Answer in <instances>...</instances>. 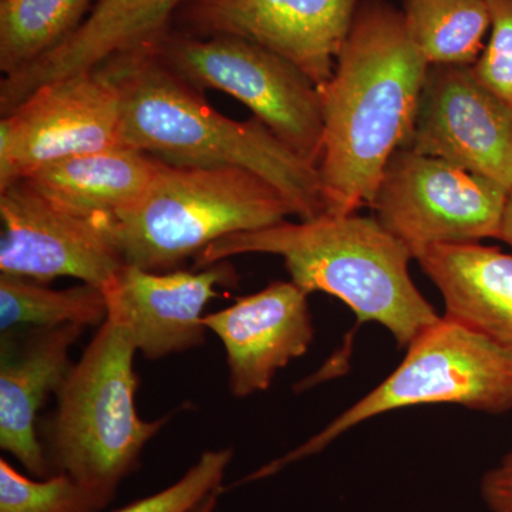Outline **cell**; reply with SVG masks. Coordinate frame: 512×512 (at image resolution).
<instances>
[{"mask_svg":"<svg viewBox=\"0 0 512 512\" xmlns=\"http://www.w3.org/2000/svg\"><path fill=\"white\" fill-rule=\"evenodd\" d=\"M185 0H99L79 29L57 49L13 77L22 96L43 84L87 72L110 57L157 43Z\"/></svg>","mask_w":512,"mask_h":512,"instance_id":"obj_16","label":"cell"},{"mask_svg":"<svg viewBox=\"0 0 512 512\" xmlns=\"http://www.w3.org/2000/svg\"><path fill=\"white\" fill-rule=\"evenodd\" d=\"M0 275L49 284L74 278L103 291L126 265L109 218L57 207L25 180L0 188Z\"/></svg>","mask_w":512,"mask_h":512,"instance_id":"obj_10","label":"cell"},{"mask_svg":"<svg viewBox=\"0 0 512 512\" xmlns=\"http://www.w3.org/2000/svg\"><path fill=\"white\" fill-rule=\"evenodd\" d=\"M109 504L69 474L37 481L0 460V512H100Z\"/></svg>","mask_w":512,"mask_h":512,"instance_id":"obj_22","label":"cell"},{"mask_svg":"<svg viewBox=\"0 0 512 512\" xmlns=\"http://www.w3.org/2000/svg\"><path fill=\"white\" fill-rule=\"evenodd\" d=\"M359 0H185L174 30L229 36L271 50L318 87L328 83L348 39Z\"/></svg>","mask_w":512,"mask_h":512,"instance_id":"obj_11","label":"cell"},{"mask_svg":"<svg viewBox=\"0 0 512 512\" xmlns=\"http://www.w3.org/2000/svg\"><path fill=\"white\" fill-rule=\"evenodd\" d=\"M308 296L292 281H279L204 316L227 353L232 396L265 392L278 370L308 352L315 338Z\"/></svg>","mask_w":512,"mask_h":512,"instance_id":"obj_14","label":"cell"},{"mask_svg":"<svg viewBox=\"0 0 512 512\" xmlns=\"http://www.w3.org/2000/svg\"><path fill=\"white\" fill-rule=\"evenodd\" d=\"M221 491H215L211 495H208L201 504H198L197 507L194 508L191 512H214L215 507H217L218 495H220Z\"/></svg>","mask_w":512,"mask_h":512,"instance_id":"obj_27","label":"cell"},{"mask_svg":"<svg viewBox=\"0 0 512 512\" xmlns=\"http://www.w3.org/2000/svg\"><path fill=\"white\" fill-rule=\"evenodd\" d=\"M429 66L402 12L380 0L360 3L332 77L319 87L326 214L370 205L390 158L412 136Z\"/></svg>","mask_w":512,"mask_h":512,"instance_id":"obj_1","label":"cell"},{"mask_svg":"<svg viewBox=\"0 0 512 512\" xmlns=\"http://www.w3.org/2000/svg\"><path fill=\"white\" fill-rule=\"evenodd\" d=\"M416 259L443 295L446 318L512 349V254L476 242L439 245Z\"/></svg>","mask_w":512,"mask_h":512,"instance_id":"obj_17","label":"cell"},{"mask_svg":"<svg viewBox=\"0 0 512 512\" xmlns=\"http://www.w3.org/2000/svg\"><path fill=\"white\" fill-rule=\"evenodd\" d=\"M487 2L490 39L471 69L488 90L512 106V0Z\"/></svg>","mask_w":512,"mask_h":512,"instance_id":"obj_24","label":"cell"},{"mask_svg":"<svg viewBox=\"0 0 512 512\" xmlns=\"http://www.w3.org/2000/svg\"><path fill=\"white\" fill-rule=\"evenodd\" d=\"M161 62L204 93H227L309 164L323 150L319 87L271 50L239 37H195L170 29L156 43Z\"/></svg>","mask_w":512,"mask_h":512,"instance_id":"obj_7","label":"cell"},{"mask_svg":"<svg viewBox=\"0 0 512 512\" xmlns=\"http://www.w3.org/2000/svg\"><path fill=\"white\" fill-rule=\"evenodd\" d=\"M232 448L205 451L194 466L170 487L114 512H191L208 495L221 491Z\"/></svg>","mask_w":512,"mask_h":512,"instance_id":"obj_23","label":"cell"},{"mask_svg":"<svg viewBox=\"0 0 512 512\" xmlns=\"http://www.w3.org/2000/svg\"><path fill=\"white\" fill-rule=\"evenodd\" d=\"M97 2L0 0V70L12 76L49 55L82 26Z\"/></svg>","mask_w":512,"mask_h":512,"instance_id":"obj_19","label":"cell"},{"mask_svg":"<svg viewBox=\"0 0 512 512\" xmlns=\"http://www.w3.org/2000/svg\"><path fill=\"white\" fill-rule=\"evenodd\" d=\"M443 403L483 413L511 412L512 349L443 316L407 346L403 362L376 389L312 439L242 483L274 476L289 464L318 454L346 431L379 414Z\"/></svg>","mask_w":512,"mask_h":512,"instance_id":"obj_6","label":"cell"},{"mask_svg":"<svg viewBox=\"0 0 512 512\" xmlns=\"http://www.w3.org/2000/svg\"><path fill=\"white\" fill-rule=\"evenodd\" d=\"M84 329L69 325L2 332L0 447L37 478L53 474L37 436V412L66 382L73 367L70 349Z\"/></svg>","mask_w":512,"mask_h":512,"instance_id":"obj_15","label":"cell"},{"mask_svg":"<svg viewBox=\"0 0 512 512\" xmlns=\"http://www.w3.org/2000/svg\"><path fill=\"white\" fill-rule=\"evenodd\" d=\"M244 254L281 256L293 284L335 296L360 323L384 326L402 348L440 319L410 276L412 254L375 217L325 214L239 232L201 251L195 266Z\"/></svg>","mask_w":512,"mask_h":512,"instance_id":"obj_3","label":"cell"},{"mask_svg":"<svg viewBox=\"0 0 512 512\" xmlns=\"http://www.w3.org/2000/svg\"><path fill=\"white\" fill-rule=\"evenodd\" d=\"M500 239L512 249V190L510 191V194H508L507 207H505Z\"/></svg>","mask_w":512,"mask_h":512,"instance_id":"obj_26","label":"cell"},{"mask_svg":"<svg viewBox=\"0 0 512 512\" xmlns=\"http://www.w3.org/2000/svg\"><path fill=\"white\" fill-rule=\"evenodd\" d=\"M136 353L124 329L107 318L56 394L45 433L52 473L69 474L109 503L170 419L138 416Z\"/></svg>","mask_w":512,"mask_h":512,"instance_id":"obj_4","label":"cell"},{"mask_svg":"<svg viewBox=\"0 0 512 512\" xmlns=\"http://www.w3.org/2000/svg\"><path fill=\"white\" fill-rule=\"evenodd\" d=\"M163 161L117 146L64 158L25 178L57 207L86 218H110L144 197Z\"/></svg>","mask_w":512,"mask_h":512,"instance_id":"obj_18","label":"cell"},{"mask_svg":"<svg viewBox=\"0 0 512 512\" xmlns=\"http://www.w3.org/2000/svg\"><path fill=\"white\" fill-rule=\"evenodd\" d=\"M404 26L429 64L477 62L490 32L487 0H404Z\"/></svg>","mask_w":512,"mask_h":512,"instance_id":"obj_20","label":"cell"},{"mask_svg":"<svg viewBox=\"0 0 512 512\" xmlns=\"http://www.w3.org/2000/svg\"><path fill=\"white\" fill-rule=\"evenodd\" d=\"M295 215L264 178L242 168H184L163 163L144 197L109 218L124 262L174 271L218 239L258 231Z\"/></svg>","mask_w":512,"mask_h":512,"instance_id":"obj_5","label":"cell"},{"mask_svg":"<svg viewBox=\"0 0 512 512\" xmlns=\"http://www.w3.org/2000/svg\"><path fill=\"white\" fill-rule=\"evenodd\" d=\"M508 194L493 181L403 147L384 168L369 207L416 259L439 245L500 239Z\"/></svg>","mask_w":512,"mask_h":512,"instance_id":"obj_8","label":"cell"},{"mask_svg":"<svg viewBox=\"0 0 512 512\" xmlns=\"http://www.w3.org/2000/svg\"><path fill=\"white\" fill-rule=\"evenodd\" d=\"M107 319L104 292L97 286L49 288L46 284L0 275V330L82 328L101 326Z\"/></svg>","mask_w":512,"mask_h":512,"instance_id":"obj_21","label":"cell"},{"mask_svg":"<svg viewBox=\"0 0 512 512\" xmlns=\"http://www.w3.org/2000/svg\"><path fill=\"white\" fill-rule=\"evenodd\" d=\"M120 90L104 64L43 84L0 121V188L50 163L121 146Z\"/></svg>","mask_w":512,"mask_h":512,"instance_id":"obj_9","label":"cell"},{"mask_svg":"<svg viewBox=\"0 0 512 512\" xmlns=\"http://www.w3.org/2000/svg\"><path fill=\"white\" fill-rule=\"evenodd\" d=\"M101 64L120 90L121 146L174 167L242 168L274 185L301 221L326 214L318 167L255 117L237 121L222 116L200 90L161 62L156 43Z\"/></svg>","mask_w":512,"mask_h":512,"instance_id":"obj_2","label":"cell"},{"mask_svg":"<svg viewBox=\"0 0 512 512\" xmlns=\"http://www.w3.org/2000/svg\"><path fill=\"white\" fill-rule=\"evenodd\" d=\"M481 497L490 512H512V444L481 480Z\"/></svg>","mask_w":512,"mask_h":512,"instance_id":"obj_25","label":"cell"},{"mask_svg":"<svg viewBox=\"0 0 512 512\" xmlns=\"http://www.w3.org/2000/svg\"><path fill=\"white\" fill-rule=\"evenodd\" d=\"M406 147L512 190V106L471 66L430 64Z\"/></svg>","mask_w":512,"mask_h":512,"instance_id":"obj_12","label":"cell"},{"mask_svg":"<svg viewBox=\"0 0 512 512\" xmlns=\"http://www.w3.org/2000/svg\"><path fill=\"white\" fill-rule=\"evenodd\" d=\"M235 282L237 272L227 261L197 272H151L126 264L103 289L107 318L119 323L141 355L163 359L204 345L205 306L220 296L218 286Z\"/></svg>","mask_w":512,"mask_h":512,"instance_id":"obj_13","label":"cell"}]
</instances>
